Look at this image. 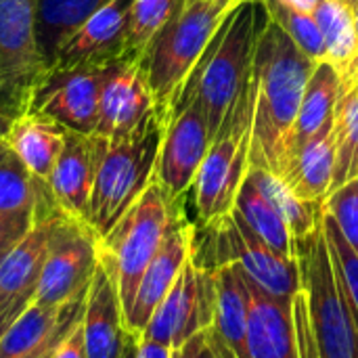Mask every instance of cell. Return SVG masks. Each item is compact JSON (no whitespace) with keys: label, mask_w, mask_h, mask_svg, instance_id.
Here are the masks:
<instances>
[{"label":"cell","mask_w":358,"mask_h":358,"mask_svg":"<svg viewBox=\"0 0 358 358\" xmlns=\"http://www.w3.org/2000/svg\"><path fill=\"white\" fill-rule=\"evenodd\" d=\"M216 315V273L197 268L191 258L172 289L151 315L143 340L180 348L193 336L212 327Z\"/></svg>","instance_id":"10"},{"label":"cell","mask_w":358,"mask_h":358,"mask_svg":"<svg viewBox=\"0 0 358 358\" xmlns=\"http://www.w3.org/2000/svg\"><path fill=\"white\" fill-rule=\"evenodd\" d=\"M191 233H193V222L187 218L185 210H180L178 216L174 218L162 248L157 250L155 258L147 266V271L136 287L130 308L126 310V327L130 334L141 338L151 315L155 313L159 302L166 298V294L172 289L182 266L189 262Z\"/></svg>","instance_id":"16"},{"label":"cell","mask_w":358,"mask_h":358,"mask_svg":"<svg viewBox=\"0 0 358 358\" xmlns=\"http://www.w3.org/2000/svg\"><path fill=\"white\" fill-rule=\"evenodd\" d=\"M252 287L237 264L216 271V315L210 331L233 358H250L248 323H250Z\"/></svg>","instance_id":"20"},{"label":"cell","mask_w":358,"mask_h":358,"mask_svg":"<svg viewBox=\"0 0 358 358\" xmlns=\"http://www.w3.org/2000/svg\"><path fill=\"white\" fill-rule=\"evenodd\" d=\"M268 17L287 34V38L315 63H323L327 57L323 34L313 15L300 13L283 4L281 0H264Z\"/></svg>","instance_id":"32"},{"label":"cell","mask_w":358,"mask_h":358,"mask_svg":"<svg viewBox=\"0 0 358 358\" xmlns=\"http://www.w3.org/2000/svg\"><path fill=\"white\" fill-rule=\"evenodd\" d=\"M174 358H233L227 348L216 340V336L206 329L191 340H187L180 348L174 350Z\"/></svg>","instance_id":"36"},{"label":"cell","mask_w":358,"mask_h":358,"mask_svg":"<svg viewBox=\"0 0 358 358\" xmlns=\"http://www.w3.org/2000/svg\"><path fill=\"white\" fill-rule=\"evenodd\" d=\"M2 256H4V254H0V260H2Z\"/></svg>","instance_id":"47"},{"label":"cell","mask_w":358,"mask_h":358,"mask_svg":"<svg viewBox=\"0 0 358 358\" xmlns=\"http://www.w3.org/2000/svg\"><path fill=\"white\" fill-rule=\"evenodd\" d=\"M195 2H231V4H239L241 0H195Z\"/></svg>","instance_id":"45"},{"label":"cell","mask_w":358,"mask_h":358,"mask_svg":"<svg viewBox=\"0 0 358 358\" xmlns=\"http://www.w3.org/2000/svg\"><path fill=\"white\" fill-rule=\"evenodd\" d=\"M323 233H325V241L329 248V256H331L340 292L346 298L358 327V254L344 239L340 227L327 212L323 214Z\"/></svg>","instance_id":"33"},{"label":"cell","mask_w":358,"mask_h":358,"mask_svg":"<svg viewBox=\"0 0 358 358\" xmlns=\"http://www.w3.org/2000/svg\"><path fill=\"white\" fill-rule=\"evenodd\" d=\"M266 21L268 13L264 0L239 2L222 21L176 99V105L187 99L197 101L208 120L212 138L218 134L252 76L258 40Z\"/></svg>","instance_id":"2"},{"label":"cell","mask_w":358,"mask_h":358,"mask_svg":"<svg viewBox=\"0 0 358 358\" xmlns=\"http://www.w3.org/2000/svg\"><path fill=\"white\" fill-rule=\"evenodd\" d=\"M237 4L185 0L180 10L151 40L138 63L147 78L157 113L170 120L176 99L203 57L208 44Z\"/></svg>","instance_id":"5"},{"label":"cell","mask_w":358,"mask_h":358,"mask_svg":"<svg viewBox=\"0 0 358 358\" xmlns=\"http://www.w3.org/2000/svg\"><path fill=\"white\" fill-rule=\"evenodd\" d=\"M336 172L334 130L302 145L283 166L281 178L304 201L325 203L331 193Z\"/></svg>","instance_id":"23"},{"label":"cell","mask_w":358,"mask_h":358,"mask_svg":"<svg viewBox=\"0 0 358 358\" xmlns=\"http://www.w3.org/2000/svg\"><path fill=\"white\" fill-rule=\"evenodd\" d=\"M111 0H38L36 29L40 52L50 69L63 42L101 6Z\"/></svg>","instance_id":"24"},{"label":"cell","mask_w":358,"mask_h":358,"mask_svg":"<svg viewBox=\"0 0 358 358\" xmlns=\"http://www.w3.org/2000/svg\"><path fill=\"white\" fill-rule=\"evenodd\" d=\"M134 358H174V348L153 342V340H136V355Z\"/></svg>","instance_id":"39"},{"label":"cell","mask_w":358,"mask_h":358,"mask_svg":"<svg viewBox=\"0 0 358 358\" xmlns=\"http://www.w3.org/2000/svg\"><path fill=\"white\" fill-rule=\"evenodd\" d=\"M34 220H36V212H27V214L0 212V254H6L10 248H15L31 229Z\"/></svg>","instance_id":"37"},{"label":"cell","mask_w":358,"mask_h":358,"mask_svg":"<svg viewBox=\"0 0 358 358\" xmlns=\"http://www.w3.org/2000/svg\"><path fill=\"white\" fill-rule=\"evenodd\" d=\"M281 2L287 4L294 10H300V13H306V15H315V10L319 8V4L323 0H281Z\"/></svg>","instance_id":"41"},{"label":"cell","mask_w":358,"mask_h":358,"mask_svg":"<svg viewBox=\"0 0 358 358\" xmlns=\"http://www.w3.org/2000/svg\"><path fill=\"white\" fill-rule=\"evenodd\" d=\"M344 2H346V4H348V6H350L352 10H355V8L358 6V0H344Z\"/></svg>","instance_id":"46"},{"label":"cell","mask_w":358,"mask_h":358,"mask_svg":"<svg viewBox=\"0 0 358 358\" xmlns=\"http://www.w3.org/2000/svg\"><path fill=\"white\" fill-rule=\"evenodd\" d=\"M84 300H86V294L84 296H80V298H73L69 304H67V308H65V317H63V321H61V325L57 327V331L38 348V350H34L31 355H27L25 358H50L52 355V350L57 348V344L82 321V317H84Z\"/></svg>","instance_id":"35"},{"label":"cell","mask_w":358,"mask_h":358,"mask_svg":"<svg viewBox=\"0 0 358 358\" xmlns=\"http://www.w3.org/2000/svg\"><path fill=\"white\" fill-rule=\"evenodd\" d=\"M191 262L210 273L237 264L254 289L287 306L302 292L298 258H285L271 250L235 210L206 224H193Z\"/></svg>","instance_id":"3"},{"label":"cell","mask_w":358,"mask_h":358,"mask_svg":"<svg viewBox=\"0 0 358 358\" xmlns=\"http://www.w3.org/2000/svg\"><path fill=\"white\" fill-rule=\"evenodd\" d=\"M82 329L86 358H122L132 338L126 327L124 304L115 279L101 258L86 289Z\"/></svg>","instance_id":"17"},{"label":"cell","mask_w":358,"mask_h":358,"mask_svg":"<svg viewBox=\"0 0 358 358\" xmlns=\"http://www.w3.org/2000/svg\"><path fill=\"white\" fill-rule=\"evenodd\" d=\"M315 21L323 34L327 57L340 80L346 78L358 61V31L355 10L344 0H323L315 10Z\"/></svg>","instance_id":"25"},{"label":"cell","mask_w":358,"mask_h":358,"mask_svg":"<svg viewBox=\"0 0 358 358\" xmlns=\"http://www.w3.org/2000/svg\"><path fill=\"white\" fill-rule=\"evenodd\" d=\"M153 111H157L155 101L138 59L122 57L113 61L105 71L94 134L120 138L138 128Z\"/></svg>","instance_id":"13"},{"label":"cell","mask_w":358,"mask_h":358,"mask_svg":"<svg viewBox=\"0 0 358 358\" xmlns=\"http://www.w3.org/2000/svg\"><path fill=\"white\" fill-rule=\"evenodd\" d=\"M99 151V134H80L65 128V147L48 178V191L59 210L84 222H88Z\"/></svg>","instance_id":"18"},{"label":"cell","mask_w":358,"mask_h":358,"mask_svg":"<svg viewBox=\"0 0 358 358\" xmlns=\"http://www.w3.org/2000/svg\"><path fill=\"white\" fill-rule=\"evenodd\" d=\"M109 65L82 67L48 76L38 90L31 109L52 117L67 130L94 134L99 122L101 88Z\"/></svg>","instance_id":"15"},{"label":"cell","mask_w":358,"mask_h":358,"mask_svg":"<svg viewBox=\"0 0 358 358\" xmlns=\"http://www.w3.org/2000/svg\"><path fill=\"white\" fill-rule=\"evenodd\" d=\"M38 0H0V109L15 117L31 109L48 78L36 29Z\"/></svg>","instance_id":"8"},{"label":"cell","mask_w":358,"mask_h":358,"mask_svg":"<svg viewBox=\"0 0 358 358\" xmlns=\"http://www.w3.org/2000/svg\"><path fill=\"white\" fill-rule=\"evenodd\" d=\"M319 63L308 59L268 17L254 57L256 105L250 168L281 174L287 141L300 111L306 84Z\"/></svg>","instance_id":"1"},{"label":"cell","mask_w":358,"mask_h":358,"mask_svg":"<svg viewBox=\"0 0 358 358\" xmlns=\"http://www.w3.org/2000/svg\"><path fill=\"white\" fill-rule=\"evenodd\" d=\"M241 2H243V0H241Z\"/></svg>","instance_id":"48"},{"label":"cell","mask_w":358,"mask_h":358,"mask_svg":"<svg viewBox=\"0 0 358 358\" xmlns=\"http://www.w3.org/2000/svg\"><path fill=\"white\" fill-rule=\"evenodd\" d=\"M10 115H6L2 109H0V141L4 138V134H6V130H8V126H10Z\"/></svg>","instance_id":"42"},{"label":"cell","mask_w":358,"mask_h":358,"mask_svg":"<svg viewBox=\"0 0 358 358\" xmlns=\"http://www.w3.org/2000/svg\"><path fill=\"white\" fill-rule=\"evenodd\" d=\"M59 212V206L48 193L36 210L31 229L0 260V300L8 302L19 313H23L36 298Z\"/></svg>","instance_id":"14"},{"label":"cell","mask_w":358,"mask_h":358,"mask_svg":"<svg viewBox=\"0 0 358 358\" xmlns=\"http://www.w3.org/2000/svg\"><path fill=\"white\" fill-rule=\"evenodd\" d=\"M180 210H185L182 199L174 201L153 178L145 193L99 241V258L115 279L124 304V317L147 266L162 248Z\"/></svg>","instance_id":"6"},{"label":"cell","mask_w":358,"mask_h":358,"mask_svg":"<svg viewBox=\"0 0 358 358\" xmlns=\"http://www.w3.org/2000/svg\"><path fill=\"white\" fill-rule=\"evenodd\" d=\"M67 304L42 306L31 302L0 340V358H25L38 350L61 325Z\"/></svg>","instance_id":"29"},{"label":"cell","mask_w":358,"mask_h":358,"mask_svg":"<svg viewBox=\"0 0 358 358\" xmlns=\"http://www.w3.org/2000/svg\"><path fill=\"white\" fill-rule=\"evenodd\" d=\"M210 145L212 132L197 101H180L166 122L155 166V180L174 201L189 193Z\"/></svg>","instance_id":"11"},{"label":"cell","mask_w":358,"mask_h":358,"mask_svg":"<svg viewBox=\"0 0 358 358\" xmlns=\"http://www.w3.org/2000/svg\"><path fill=\"white\" fill-rule=\"evenodd\" d=\"M130 8L132 0H111L92 13L63 42L48 76L82 67H105L126 57Z\"/></svg>","instance_id":"12"},{"label":"cell","mask_w":358,"mask_h":358,"mask_svg":"<svg viewBox=\"0 0 358 358\" xmlns=\"http://www.w3.org/2000/svg\"><path fill=\"white\" fill-rule=\"evenodd\" d=\"M99 266V237L88 222L57 214L48 254L40 275L34 302L42 306H65L86 294Z\"/></svg>","instance_id":"9"},{"label":"cell","mask_w":358,"mask_h":358,"mask_svg":"<svg viewBox=\"0 0 358 358\" xmlns=\"http://www.w3.org/2000/svg\"><path fill=\"white\" fill-rule=\"evenodd\" d=\"M233 210L271 250L285 258H296V239L287 222L266 201V197L256 189V185L250 178L243 180Z\"/></svg>","instance_id":"27"},{"label":"cell","mask_w":358,"mask_h":358,"mask_svg":"<svg viewBox=\"0 0 358 358\" xmlns=\"http://www.w3.org/2000/svg\"><path fill=\"white\" fill-rule=\"evenodd\" d=\"M355 21H357V31H358V6L355 8ZM352 76H358V61H357V65L352 67V71H350V73H348L346 78H342L340 82H344V80H348V78H352Z\"/></svg>","instance_id":"44"},{"label":"cell","mask_w":358,"mask_h":358,"mask_svg":"<svg viewBox=\"0 0 358 358\" xmlns=\"http://www.w3.org/2000/svg\"><path fill=\"white\" fill-rule=\"evenodd\" d=\"M325 212L336 220L344 239L358 254V176L327 195Z\"/></svg>","instance_id":"34"},{"label":"cell","mask_w":358,"mask_h":358,"mask_svg":"<svg viewBox=\"0 0 358 358\" xmlns=\"http://www.w3.org/2000/svg\"><path fill=\"white\" fill-rule=\"evenodd\" d=\"M336 172L331 191L358 176V76L340 82L334 115Z\"/></svg>","instance_id":"28"},{"label":"cell","mask_w":358,"mask_h":358,"mask_svg":"<svg viewBox=\"0 0 358 358\" xmlns=\"http://www.w3.org/2000/svg\"><path fill=\"white\" fill-rule=\"evenodd\" d=\"M292 306L271 300L252 287L248 323L250 358H302Z\"/></svg>","instance_id":"21"},{"label":"cell","mask_w":358,"mask_h":358,"mask_svg":"<svg viewBox=\"0 0 358 358\" xmlns=\"http://www.w3.org/2000/svg\"><path fill=\"white\" fill-rule=\"evenodd\" d=\"M340 96V73L327 61L319 63L306 84L298 117L294 122L285 162L306 143L334 130V115ZM285 166V164H283ZM283 172V170H281ZM281 176V174H279Z\"/></svg>","instance_id":"22"},{"label":"cell","mask_w":358,"mask_h":358,"mask_svg":"<svg viewBox=\"0 0 358 358\" xmlns=\"http://www.w3.org/2000/svg\"><path fill=\"white\" fill-rule=\"evenodd\" d=\"M164 130V117L153 111L138 128L120 138L101 136L99 168L88 210V227L99 241L153 182Z\"/></svg>","instance_id":"4"},{"label":"cell","mask_w":358,"mask_h":358,"mask_svg":"<svg viewBox=\"0 0 358 358\" xmlns=\"http://www.w3.org/2000/svg\"><path fill=\"white\" fill-rule=\"evenodd\" d=\"M256 105L254 67L235 107L212 138L210 151L199 166L189 189L195 208V222L206 224L214 218L231 214L239 189L250 172L252 124Z\"/></svg>","instance_id":"7"},{"label":"cell","mask_w":358,"mask_h":358,"mask_svg":"<svg viewBox=\"0 0 358 358\" xmlns=\"http://www.w3.org/2000/svg\"><path fill=\"white\" fill-rule=\"evenodd\" d=\"M182 4L185 0H132L126 34V57L141 59L151 40L168 25Z\"/></svg>","instance_id":"31"},{"label":"cell","mask_w":358,"mask_h":358,"mask_svg":"<svg viewBox=\"0 0 358 358\" xmlns=\"http://www.w3.org/2000/svg\"><path fill=\"white\" fill-rule=\"evenodd\" d=\"M50 358H86V346H84V329L82 321L57 344Z\"/></svg>","instance_id":"38"},{"label":"cell","mask_w":358,"mask_h":358,"mask_svg":"<svg viewBox=\"0 0 358 358\" xmlns=\"http://www.w3.org/2000/svg\"><path fill=\"white\" fill-rule=\"evenodd\" d=\"M136 340H138V336L132 334V338H130V342H128V346H126V352H124V357L122 358H134V355H136Z\"/></svg>","instance_id":"43"},{"label":"cell","mask_w":358,"mask_h":358,"mask_svg":"<svg viewBox=\"0 0 358 358\" xmlns=\"http://www.w3.org/2000/svg\"><path fill=\"white\" fill-rule=\"evenodd\" d=\"M48 193H50L48 185L40 182L2 138L0 141V212L2 214L36 212L40 201Z\"/></svg>","instance_id":"30"},{"label":"cell","mask_w":358,"mask_h":358,"mask_svg":"<svg viewBox=\"0 0 358 358\" xmlns=\"http://www.w3.org/2000/svg\"><path fill=\"white\" fill-rule=\"evenodd\" d=\"M19 315H21V313H19L15 306H10L8 302L0 300V340L4 338V334L8 331V327L15 323V319H17Z\"/></svg>","instance_id":"40"},{"label":"cell","mask_w":358,"mask_h":358,"mask_svg":"<svg viewBox=\"0 0 358 358\" xmlns=\"http://www.w3.org/2000/svg\"><path fill=\"white\" fill-rule=\"evenodd\" d=\"M248 178L266 197V201L283 216L294 239H302L321 227L325 203H310L300 199L281 176L262 168H250Z\"/></svg>","instance_id":"26"},{"label":"cell","mask_w":358,"mask_h":358,"mask_svg":"<svg viewBox=\"0 0 358 358\" xmlns=\"http://www.w3.org/2000/svg\"><path fill=\"white\" fill-rule=\"evenodd\" d=\"M4 143L40 182L48 185L52 168L65 147V128L52 117L27 109L10 120Z\"/></svg>","instance_id":"19"}]
</instances>
